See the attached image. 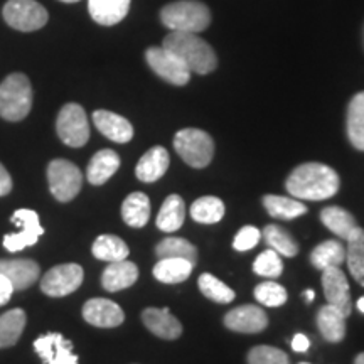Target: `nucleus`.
I'll use <instances>...</instances> for the list:
<instances>
[{"instance_id":"36","label":"nucleus","mask_w":364,"mask_h":364,"mask_svg":"<svg viewBox=\"0 0 364 364\" xmlns=\"http://www.w3.org/2000/svg\"><path fill=\"white\" fill-rule=\"evenodd\" d=\"M263 238H265L267 245L272 250H275L279 255H284V257H295L299 253V245L297 241L294 240V236L285 231L284 228L277 225H268L265 230H263Z\"/></svg>"},{"instance_id":"31","label":"nucleus","mask_w":364,"mask_h":364,"mask_svg":"<svg viewBox=\"0 0 364 364\" xmlns=\"http://www.w3.org/2000/svg\"><path fill=\"white\" fill-rule=\"evenodd\" d=\"M311 262L317 270L341 267L346 262V247L336 240H327L314 248L311 253Z\"/></svg>"},{"instance_id":"2","label":"nucleus","mask_w":364,"mask_h":364,"mask_svg":"<svg viewBox=\"0 0 364 364\" xmlns=\"http://www.w3.org/2000/svg\"><path fill=\"white\" fill-rule=\"evenodd\" d=\"M162 46L174 53L176 56H179L191 73L208 75V73L216 70L218 58L215 49L206 41L199 38L198 34L171 31V34L164 38Z\"/></svg>"},{"instance_id":"8","label":"nucleus","mask_w":364,"mask_h":364,"mask_svg":"<svg viewBox=\"0 0 364 364\" xmlns=\"http://www.w3.org/2000/svg\"><path fill=\"white\" fill-rule=\"evenodd\" d=\"M56 130L63 144L70 147H83L90 139V124L83 107L78 103H68L59 112Z\"/></svg>"},{"instance_id":"11","label":"nucleus","mask_w":364,"mask_h":364,"mask_svg":"<svg viewBox=\"0 0 364 364\" xmlns=\"http://www.w3.org/2000/svg\"><path fill=\"white\" fill-rule=\"evenodd\" d=\"M12 223L19 226L21 231L7 235L4 238V247L11 253H17L27 247H33L44 233L38 213L33 209H17L12 215Z\"/></svg>"},{"instance_id":"5","label":"nucleus","mask_w":364,"mask_h":364,"mask_svg":"<svg viewBox=\"0 0 364 364\" xmlns=\"http://www.w3.org/2000/svg\"><path fill=\"white\" fill-rule=\"evenodd\" d=\"M174 149L182 161L194 169L209 166L215 156V142L211 135L199 129L179 130L174 136Z\"/></svg>"},{"instance_id":"29","label":"nucleus","mask_w":364,"mask_h":364,"mask_svg":"<svg viewBox=\"0 0 364 364\" xmlns=\"http://www.w3.org/2000/svg\"><path fill=\"white\" fill-rule=\"evenodd\" d=\"M321 221L327 230H331L341 240H348L354 228L358 226L351 213L339 206H329L322 209Z\"/></svg>"},{"instance_id":"45","label":"nucleus","mask_w":364,"mask_h":364,"mask_svg":"<svg viewBox=\"0 0 364 364\" xmlns=\"http://www.w3.org/2000/svg\"><path fill=\"white\" fill-rule=\"evenodd\" d=\"M304 297H306L307 302H312V300L316 299V292H314V290H306V292H304Z\"/></svg>"},{"instance_id":"23","label":"nucleus","mask_w":364,"mask_h":364,"mask_svg":"<svg viewBox=\"0 0 364 364\" xmlns=\"http://www.w3.org/2000/svg\"><path fill=\"white\" fill-rule=\"evenodd\" d=\"M317 327L326 341L341 343L346 336V317L339 309L331 306V304H326L317 312Z\"/></svg>"},{"instance_id":"38","label":"nucleus","mask_w":364,"mask_h":364,"mask_svg":"<svg viewBox=\"0 0 364 364\" xmlns=\"http://www.w3.org/2000/svg\"><path fill=\"white\" fill-rule=\"evenodd\" d=\"M253 272L257 275L267 277V279H277L284 272V263L280 260V255L275 250L268 248L265 252L258 255V258L253 263Z\"/></svg>"},{"instance_id":"49","label":"nucleus","mask_w":364,"mask_h":364,"mask_svg":"<svg viewBox=\"0 0 364 364\" xmlns=\"http://www.w3.org/2000/svg\"><path fill=\"white\" fill-rule=\"evenodd\" d=\"M299 364H309V363H299Z\"/></svg>"},{"instance_id":"26","label":"nucleus","mask_w":364,"mask_h":364,"mask_svg":"<svg viewBox=\"0 0 364 364\" xmlns=\"http://www.w3.org/2000/svg\"><path fill=\"white\" fill-rule=\"evenodd\" d=\"M346 262L351 270L354 280L364 287V230L356 226L349 238L346 240Z\"/></svg>"},{"instance_id":"37","label":"nucleus","mask_w":364,"mask_h":364,"mask_svg":"<svg viewBox=\"0 0 364 364\" xmlns=\"http://www.w3.org/2000/svg\"><path fill=\"white\" fill-rule=\"evenodd\" d=\"M199 290H201L204 297L211 299L213 302L218 304H230L233 302L236 294L233 289H230L226 284H223L220 279H216L211 273H203L198 280Z\"/></svg>"},{"instance_id":"3","label":"nucleus","mask_w":364,"mask_h":364,"mask_svg":"<svg viewBox=\"0 0 364 364\" xmlns=\"http://www.w3.org/2000/svg\"><path fill=\"white\" fill-rule=\"evenodd\" d=\"M161 21L176 33H203L211 24V12L199 0H176L161 11Z\"/></svg>"},{"instance_id":"39","label":"nucleus","mask_w":364,"mask_h":364,"mask_svg":"<svg viewBox=\"0 0 364 364\" xmlns=\"http://www.w3.org/2000/svg\"><path fill=\"white\" fill-rule=\"evenodd\" d=\"M255 297L267 307H280L287 302V290L275 282H263L255 289Z\"/></svg>"},{"instance_id":"44","label":"nucleus","mask_w":364,"mask_h":364,"mask_svg":"<svg viewBox=\"0 0 364 364\" xmlns=\"http://www.w3.org/2000/svg\"><path fill=\"white\" fill-rule=\"evenodd\" d=\"M311 348V341L306 334H295L292 339V349L295 353H306Z\"/></svg>"},{"instance_id":"47","label":"nucleus","mask_w":364,"mask_h":364,"mask_svg":"<svg viewBox=\"0 0 364 364\" xmlns=\"http://www.w3.org/2000/svg\"><path fill=\"white\" fill-rule=\"evenodd\" d=\"M354 364H364V353L358 354V358L354 359Z\"/></svg>"},{"instance_id":"28","label":"nucleus","mask_w":364,"mask_h":364,"mask_svg":"<svg viewBox=\"0 0 364 364\" xmlns=\"http://www.w3.org/2000/svg\"><path fill=\"white\" fill-rule=\"evenodd\" d=\"M122 218L132 228H144L150 218V201L144 193H132L122 204Z\"/></svg>"},{"instance_id":"19","label":"nucleus","mask_w":364,"mask_h":364,"mask_svg":"<svg viewBox=\"0 0 364 364\" xmlns=\"http://www.w3.org/2000/svg\"><path fill=\"white\" fill-rule=\"evenodd\" d=\"M169 152L157 145L144 154L135 167V176L142 182H156L169 169Z\"/></svg>"},{"instance_id":"35","label":"nucleus","mask_w":364,"mask_h":364,"mask_svg":"<svg viewBox=\"0 0 364 364\" xmlns=\"http://www.w3.org/2000/svg\"><path fill=\"white\" fill-rule=\"evenodd\" d=\"M156 255L159 258H184V260L194 262L198 260V250L188 240L169 236L164 238L156 247Z\"/></svg>"},{"instance_id":"13","label":"nucleus","mask_w":364,"mask_h":364,"mask_svg":"<svg viewBox=\"0 0 364 364\" xmlns=\"http://www.w3.org/2000/svg\"><path fill=\"white\" fill-rule=\"evenodd\" d=\"M322 287H324V295L327 304L334 306L343 312L344 317H348L353 312L351 302V290H349L348 279L341 267L326 268L322 270Z\"/></svg>"},{"instance_id":"24","label":"nucleus","mask_w":364,"mask_h":364,"mask_svg":"<svg viewBox=\"0 0 364 364\" xmlns=\"http://www.w3.org/2000/svg\"><path fill=\"white\" fill-rule=\"evenodd\" d=\"M194 265V262L184 258H161L154 267V277L162 284H181L189 279Z\"/></svg>"},{"instance_id":"9","label":"nucleus","mask_w":364,"mask_h":364,"mask_svg":"<svg viewBox=\"0 0 364 364\" xmlns=\"http://www.w3.org/2000/svg\"><path fill=\"white\" fill-rule=\"evenodd\" d=\"M147 65L152 68V71L167 83L176 86H184L191 80V70L186 66L179 56L166 49L164 46L161 48H149L145 53Z\"/></svg>"},{"instance_id":"34","label":"nucleus","mask_w":364,"mask_h":364,"mask_svg":"<svg viewBox=\"0 0 364 364\" xmlns=\"http://www.w3.org/2000/svg\"><path fill=\"white\" fill-rule=\"evenodd\" d=\"M191 216L201 225H215L225 216V204L215 196H204V198H199L198 201L193 203Z\"/></svg>"},{"instance_id":"42","label":"nucleus","mask_w":364,"mask_h":364,"mask_svg":"<svg viewBox=\"0 0 364 364\" xmlns=\"http://www.w3.org/2000/svg\"><path fill=\"white\" fill-rule=\"evenodd\" d=\"M14 292H16V290H14L12 282L9 280L6 275L0 273V307L6 306L9 300H11Z\"/></svg>"},{"instance_id":"20","label":"nucleus","mask_w":364,"mask_h":364,"mask_svg":"<svg viewBox=\"0 0 364 364\" xmlns=\"http://www.w3.org/2000/svg\"><path fill=\"white\" fill-rule=\"evenodd\" d=\"M139 279V268L135 263L129 260L112 262L110 265L105 268L102 275V285L108 292H118L132 287Z\"/></svg>"},{"instance_id":"27","label":"nucleus","mask_w":364,"mask_h":364,"mask_svg":"<svg viewBox=\"0 0 364 364\" xmlns=\"http://www.w3.org/2000/svg\"><path fill=\"white\" fill-rule=\"evenodd\" d=\"M348 136L354 149L364 152V91L354 95L348 107Z\"/></svg>"},{"instance_id":"12","label":"nucleus","mask_w":364,"mask_h":364,"mask_svg":"<svg viewBox=\"0 0 364 364\" xmlns=\"http://www.w3.org/2000/svg\"><path fill=\"white\" fill-rule=\"evenodd\" d=\"M34 349L44 364H78L73 343L59 332H49L34 341Z\"/></svg>"},{"instance_id":"43","label":"nucleus","mask_w":364,"mask_h":364,"mask_svg":"<svg viewBox=\"0 0 364 364\" xmlns=\"http://www.w3.org/2000/svg\"><path fill=\"white\" fill-rule=\"evenodd\" d=\"M12 189V179L6 167L0 164V196H7Z\"/></svg>"},{"instance_id":"4","label":"nucleus","mask_w":364,"mask_h":364,"mask_svg":"<svg viewBox=\"0 0 364 364\" xmlns=\"http://www.w3.org/2000/svg\"><path fill=\"white\" fill-rule=\"evenodd\" d=\"M33 108V86L26 75L12 73L0 83V117L7 122H21Z\"/></svg>"},{"instance_id":"46","label":"nucleus","mask_w":364,"mask_h":364,"mask_svg":"<svg viewBox=\"0 0 364 364\" xmlns=\"http://www.w3.org/2000/svg\"><path fill=\"white\" fill-rule=\"evenodd\" d=\"M356 307H358V311H359V312H363V314H364V295H363V297H361V299H359V300H358Z\"/></svg>"},{"instance_id":"18","label":"nucleus","mask_w":364,"mask_h":364,"mask_svg":"<svg viewBox=\"0 0 364 364\" xmlns=\"http://www.w3.org/2000/svg\"><path fill=\"white\" fill-rule=\"evenodd\" d=\"M95 127L103 134L107 139L117 144L130 142L134 136V127L127 118L108 110H97L93 113Z\"/></svg>"},{"instance_id":"17","label":"nucleus","mask_w":364,"mask_h":364,"mask_svg":"<svg viewBox=\"0 0 364 364\" xmlns=\"http://www.w3.org/2000/svg\"><path fill=\"white\" fill-rule=\"evenodd\" d=\"M142 321L147 329L157 338L174 341L182 334V324L172 316L169 309L150 307L142 312Z\"/></svg>"},{"instance_id":"32","label":"nucleus","mask_w":364,"mask_h":364,"mask_svg":"<svg viewBox=\"0 0 364 364\" xmlns=\"http://www.w3.org/2000/svg\"><path fill=\"white\" fill-rule=\"evenodd\" d=\"M26 312L22 309H12L0 316V349L17 344L26 327Z\"/></svg>"},{"instance_id":"40","label":"nucleus","mask_w":364,"mask_h":364,"mask_svg":"<svg viewBox=\"0 0 364 364\" xmlns=\"http://www.w3.org/2000/svg\"><path fill=\"white\" fill-rule=\"evenodd\" d=\"M248 364H290V361L282 349L272 346H257L248 353Z\"/></svg>"},{"instance_id":"10","label":"nucleus","mask_w":364,"mask_h":364,"mask_svg":"<svg viewBox=\"0 0 364 364\" xmlns=\"http://www.w3.org/2000/svg\"><path fill=\"white\" fill-rule=\"evenodd\" d=\"M85 272L78 263H65L44 273L41 280V290L49 297H65L78 290L83 284Z\"/></svg>"},{"instance_id":"15","label":"nucleus","mask_w":364,"mask_h":364,"mask_svg":"<svg viewBox=\"0 0 364 364\" xmlns=\"http://www.w3.org/2000/svg\"><path fill=\"white\" fill-rule=\"evenodd\" d=\"M83 318L95 327H118L125 321V314L118 304L108 299H90L83 307Z\"/></svg>"},{"instance_id":"22","label":"nucleus","mask_w":364,"mask_h":364,"mask_svg":"<svg viewBox=\"0 0 364 364\" xmlns=\"http://www.w3.org/2000/svg\"><path fill=\"white\" fill-rule=\"evenodd\" d=\"M118 167H120V157L115 150L103 149L91 157L86 177L93 186H102L115 174Z\"/></svg>"},{"instance_id":"33","label":"nucleus","mask_w":364,"mask_h":364,"mask_svg":"<svg viewBox=\"0 0 364 364\" xmlns=\"http://www.w3.org/2000/svg\"><path fill=\"white\" fill-rule=\"evenodd\" d=\"M263 206L268 211V215L280 220H295V218L306 215L307 206H304L302 201L285 196H273L268 194L263 198Z\"/></svg>"},{"instance_id":"14","label":"nucleus","mask_w":364,"mask_h":364,"mask_svg":"<svg viewBox=\"0 0 364 364\" xmlns=\"http://www.w3.org/2000/svg\"><path fill=\"white\" fill-rule=\"evenodd\" d=\"M225 326L230 331L243 332V334H257L265 331L268 326V317L263 309L258 306H240L230 311L225 316Z\"/></svg>"},{"instance_id":"48","label":"nucleus","mask_w":364,"mask_h":364,"mask_svg":"<svg viewBox=\"0 0 364 364\" xmlns=\"http://www.w3.org/2000/svg\"><path fill=\"white\" fill-rule=\"evenodd\" d=\"M61 2H65V4H76V2H80V0H61Z\"/></svg>"},{"instance_id":"16","label":"nucleus","mask_w":364,"mask_h":364,"mask_svg":"<svg viewBox=\"0 0 364 364\" xmlns=\"http://www.w3.org/2000/svg\"><path fill=\"white\" fill-rule=\"evenodd\" d=\"M0 273L12 282L14 290H26L39 279L41 268L31 258H16V260H0Z\"/></svg>"},{"instance_id":"25","label":"nucleus","mask_w":364,"mask_h":364,"mask_svg":"<svg viewBox=\"0 0 364 364\" xmlns=\"http://www.w3.org/2000/svg\"><path fill=\"white\" fill-rule=\"evenodd\" d=\"M186 218V204L184 199L177 194H171L166 198L161 211L157 215V228L164 233H174L179 228L184 225Z\"/></svg>"},{"instance_id":"30","label":"nucleus","mask_w":364,"mask_h":364,"mask_svg":"<svg viewBox=\"0 0 364 364\" xmlns=\"http://www.w3.org/2000/svg\"><path fill=\"white\" fill-rule=\"evenodd\" d=\"M95 258L102 262H120V260H127L129 257L130 250L127 247V243L122 238H118L115 235H102L95 240L93 248Z\"/></svg>"},{"instance_id":"7","label":"nucleus","mask_w":364,"mask_h":364,"mask_svg":"<svg viewBox=\"0 0 364 364\" xmlns=\"http://www.w3.org/2000/svg\"><path fill=\"white\" fill-rule=\"evenodd\" d=\"M49 189L59 203H68L75 199L83 186V174L78 166L65 159H56L48 166Z\"/></svg>"},{"instance_id":"41","label":"nucleus","mask_w":364,"mask_h":364,"mask_svg":"<svg viewBox=\"0 0 364 364\" xmlns=\"http://www.w3.org/2000/svg\"><path fill=\"white\" fill-rule=\"evenodd\" d=\"M262 238V233L258 228L255 226H245L238 231V235L235 236L233 248L236 252H248L253 250L258 245V241Z\"/></svg>"},{"instance_id":"6","label":"nucleus","mask_w":364,"mask_h":364,"mask_svg":"<svg viewBox=\"0 0 364 364\" xmlns=\"http://www.w3.org/2000/svg\"><path fill=\"white\" fill-rule=\"evenodd\" d=\"M4 21L21 33H34L48 24L49 14L36 0H7L4 6Z\"/></svg>"},{"instance_id":"21","label":"nucleus","mask_w":364,"mask_h":364,"mask_svg":"<svg viewBox=\"0 0 364 364\" xmlns=\"http://www.w3.org/2000/svg\"><path fill=\"white\" fill-rule=\"evenodd\" d=\"M91 19L100 26H115L127 17L130 0H88Z\"/></svg>"},{"instance_id":"1","label":"nucleus","mask_w":364,"mask_h":364,"mask_svg":"<svg viewBox=\"0 0 364 364\" xmlns=\"http://www.w3.org/2000/svg\"><path fill=\"white\" fill-rule=\"evenodd\" d=\"M339 186L338 172L318 162L297 166L285 182L287 191L299 201H324L336 196Z\"/></svg>"}]
</instances>
